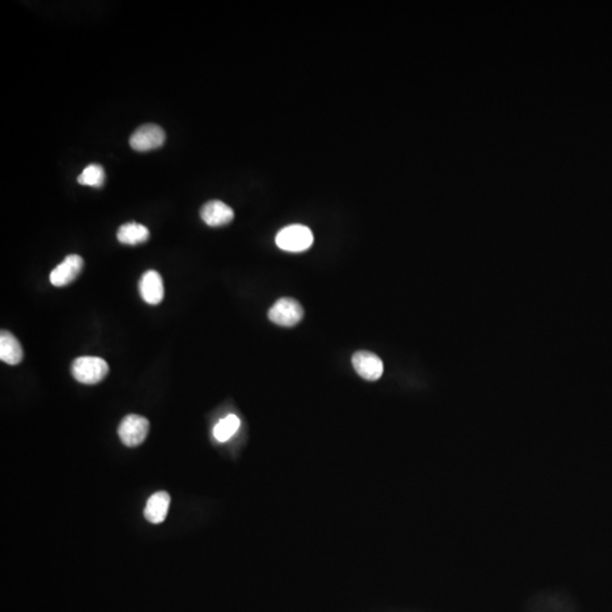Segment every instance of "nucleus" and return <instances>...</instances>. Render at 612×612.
Masks as SVG:
<instances>
[{
    "instance_id": "5",
    "label": "nucleus",
    "mask_w": 612,
    "mask_h": 612,
    "mask_svg": "<svg viewBox=\"0 0 612 612\" xmlns=\"http://www.w3.org/2000/svg\"><path fill=\"white\" fill-rule=\"evenodd\" d=\"M166 134L160 126L156 124H145L140 126L132 134L130 145L139 152L154 150L164 145Z\"/></svg>"
},
{
    "instance_id": "7",
    "label": "nucleus",
    "mask_w": 612,
    "mask_h": 612,
    "mask_svg": "<svg viewBox=\"0 0 612 612\" xmlns=\"http://www.w3.org/2000/svg\"><path fill=\"white\" fill-rule=\"evenodd\" d=\"M83 259L79 255H68L62 264L55 268L50 273V283L55 287H64L76 279L79 272L82 271Z\"/></svg>"
},
{
    "instance_id": "11",
    "label": "nucleus",
    "mask_w": 612,
    "mask_h": 612,
    "mask_svg": "<svg viewBox=\"0 0 612 612\" xmlns=\"http://www.w3.org/2000/svg\"><path fill=\"white\" fill-rule=\"evenodd\" d=\"M0 360L9 366H16L23 360V348L14 334L3 330L0 334Z\"/></svg>"
},
{
    "instance_id": "8",
    "label": "nucleus",
    "mask_w": 612,
    "mask_h": 612,
    "mask_svg": "<svg viewBox=\"0 0 612 612\" xmlns=\"http://www.w3.org/2000/svg\"><path fill=\"white\" fill-rule=\"evenodd\" d=\"M140 294L145 303L158 305L164 300V288L162 276L154 270H149L142 276L139 283Z\"/></svg>"
},
{
    "instance_id": "12",
    "label": "nucleus",
    "mask_w": 612,
    "mask_h": 612,
    "mask_svg": "<svg viewBox=\"0 0 612 612\" xmlns=\"http://www.w3.org/2000/svg\"><path fill=\"white\" fill-rule=\"evenodd\" d=\"M150 237V232L147 227L136 222H128L119 227L117 239L125 245H137L144 243Z\"/></svg>"
},
{
    "instance_id": "3",
    "label": "nucleus",
    "mask_w": 612,
    "mask_h": 612,
    "mask_svg": "<svg viewBox=\"0 0 612 612\" xmlns=\"http://www.w3.org/2000/svg\"><path fill=\"white\" fill-rule=\"evenodd\" d=\"M149 429L150 423L145 417L130 414L119 424L118 436L125 446L137 447L144 441Z\"/></svg>"
},
{
    "instance_id": "2",
    "label": "nucleus",
    "mask_w": 612,
    "mask_h": 612,
    "mask_svg": "<svg viewBox=\"0 0 612 612\" xmlns=\"http://www.w3.org/2000/svg\"><path fill=\"white\" fill-rule=\"evenodd\" d=\"M108 371H109L108 363L100 357H79L72 364V374L74 379L84 385L99 383L105 379Z\"/></svg>"
},
{
    "instance_id": "10",
    "label": "nucleus",
    "mask_w": 612,
    "mask_h": 612,
    "mask_svg": "<svg viewBox=\"0 0 612 612\" xmlns=\"http://www.w3.org/2000/svg\"><path fill=\"white\" fill-rule=\"evenodd\" d=\"M169 493L159 491L147 499L144 509V517L152 524H160L166 519L169 510Z\"/></svg>"
},
{
    "instance_id": "1",
    "label": "nucleus",
    "mask_w": 612,
    "mask_h": 612,
    "mask_svg": "<svg viewBox=\"0 0 612 612\" xmlns=\"http://www.w3.org/2000/svg\"><path fill=\"white\" fill-rule=\"evenodd\" d=\"M313 241L314 238L311 230L303 225L285 227L276 236L277 246L287 252H303L312 246Z\"/></svg>"
},
{
    "instance_id": "4",
    "label": "nucleus",
    "mask_w": 612,
    "mask_h": 612,
    "mask_svg": "<svg viewBox=\"0 0 612 612\" xmlns=\"http://www.w3.org/2000/svg\"><path fill=\"white\" fill-rule=\"evenodd\" d=\"M268 317L278 326L293 327L303 319L304 310L300 302L294 298H283L272 305Z\"/></svg>"
},
{
    "instance_id": "9",
    "label": "nucleus",
    "mask_w": 612,
    "mask_h": 612,
    "mask_svg": "<svg viewBox=\"0 0 612 612\" xmlns=\"http://www.w3.org/2000/svg\"><path fill=\"white\" fill-rule=\"evenodd\" d=\"M202 220L210 227H221L230 224L234 219V211L230 205L224 202L213 200L208 202L202 207Z\"/></svg>"
},
{
    "instance_id": "14",
    "label": "nucleus",
    "mask_w": 612,
    "mask_h": 612,
    "mask_svg": "<svg viewBox=\"0 0 612 612\" xmlns=\"http://www.w3.org/2000/svg\"><path fill=\"white\" fill-rule=\"evenodd\" d=\"M105 181V170L100 164H89L88 167H85L77 178L79 184L91 187H101Z\"/></svg>"
},
{
    "instance_id": "13",
    "label": "nucleus",
    "mask_w": 612,
    "mask_h": 612,
    "mask_svg": "<svg viewBox=\"0 0 612 612\" xmlns=\"http://www.w3.org/2000/svg\"><path fill=\"white\" fill-rule=\"evenodd\" d=\"M241 426V419H238L234 414H230L228 416L220 419L215 429H213V436L219 442H226L237 432Z\"/></svg>"
},
{
    "instance_id": "6",
    "label": "nucleus",
    "mask_w": 612,
    "mask_h": 612,
    "mask_svg": "<svg viewBox=\"0 0 612 612\" xmlns=\"http://www.w3.org/2000/svg\"><path fill=\"white\" fill-rule=\"evenodd\" d=\"M353 366L357 374L363 379L368 381H375L380 379L383 373V363L377 355L371 351H356L351 358Z\"/></svg>"
}]
</instances>
